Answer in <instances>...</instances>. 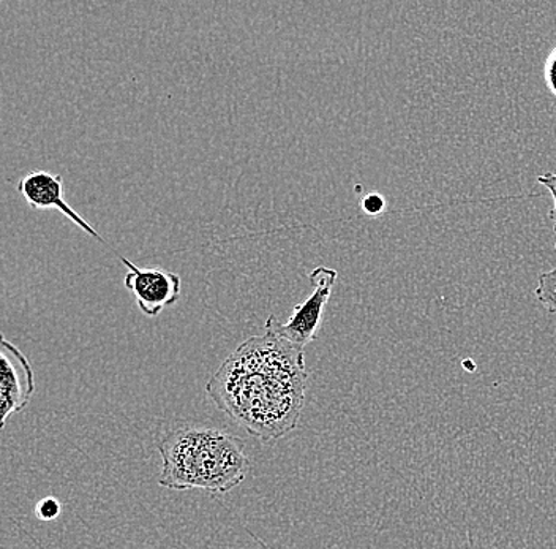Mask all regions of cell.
Segmentation results:
<instances>
[{
	"label": "cell",
	"instance_id": "6da1fadb",
	"mask_svg": "<svg viewBox=\"0 0 556 549\" xmlns=\"http://www.w3.org/2000/svg\"><path fill=\"white\" fill-rule=\"evenodd\" d=\"M307 378L304 349L266 329L226 358L206 391L250 436L270 442L299 426Z\"/></svg>",
	"mask_w": 556,
	"mask_h": 549
},
{
	"label": "cell",
	"instance_id": "7a4b0ae2",
	"mask_svg": "<svg viewBox=\"0 0 556 549\" xmlns=\"http://www.w3.org/2000/svg\"><path fill=\"white\" fill-rule=\"evenodd\" d=\"M159 451V485L173 491L203 489L208 495H228L250 471L242 440L222 429L172 431L160 440Z\"/></svg>",
	"mask_w": 556,
	"mask_h": 549
},
{
	"label": "cell",
	"instance_id": "3957f363",
	"mask_svg": "<svg viewBox=\"0 0 556 549\" xmlns=\"http://www.w3.org/2000/svg\"><path fill=\"white\" fill-rule=\"evenodd\" d=\"M339 273L332 267L318 266L308 274L313 287L311 297L301 304L295 305L293 315L287 323L278 322L276 315L266 320L267 332L283 337L288 342L294 344L299 349H305L318 335L321 326L323 312L332 295Z\"/></svg>",
	"mask_w": 556,
	"mask_h": 549
},
{
	"label": "cell",
	"instance_id": "277c9868",
	"mask_svg": "<svg viewBox=\"0 0 556 549\" xmlns=\"http://www.w3.org/2000/svg\"><path fill=\"white\" fill-rule=\"evenodd\" d=\"M35 392V375L26 354L2 337L0 344V405L2 425L13 413L29 405Z\"/></svg>",
	"mask_w": 556,
	"mask_h": 549
},
{
	"label": "cell",
	"instance_id": "5b68a950",
	"mask_svg": "<svg viewBox=\"0 0 556 549\" xmlns=\"http://www.w3.org/2000/svg\"><path fill=\"white\" fill-rule=\"evenodd\" d=\"M119 260L128 267V273L124 277L125 288L134 295L142 314L156 317L163 309L176 304L179 300L182 283L177 274L155 267L141 270L125 257H119Z\"/></svg>",
	"mask_w": 556,
	"mask_h": 549
},
{
	"label": "cell",
	"instance_id": "8992f818",
	"mask_svg": "<svg viewBox=\"0 0 556 549\" xmlns=\"http://www.w3.org/2000/svg\"><path fill=\"white\" fill-rule=\"evenodd\" d=\"M17 192L26 198L34 210H58L70 219L76 227L81 228L97 241L106 245L99 232L85 221L81 214L76 213L64 198V184L61 175H51L48 172H33L23 177L17 184Z\"/></svg>",
	"mask_w": 556,
	"mask_h": 549
},
{
	"label": "cell",
	"instance_id": "52a82bcc",
	"mask_svg": "<svg viewBox=\"0 0 556 549\" xmlns=\"http://www.w3.org/2000/svg\"><path fill=\"white\" fill-rule=\"evenodd\" d=\"M538 301L544 305L545 309L556 314V266L547 273L541 274L538 280L536 290Z\"/></svg>",
	"mask_w": 556,
	"mask_h": 549
},
{
	"label": "cell",
	"instance_id": "ba28073f",
	"mask_svg": "<svg viewBox=\"0 0 556 549\" xmlns=\"http://www.w3.org/2000/svg\"><path fill=\"white\" fill-rule=\"evenodd\" d=\"M62 506L58 499L54 497H45L35 507V514H37L38 520L41 521H52L61 514Z\"/></svg>",
	"mask_w": 556,
	"mask_h": 549
},
{
	"label": "cell",
	"instance_id": "9c48e42d",
	"mask_svg": "<svg viewBox=\"0 0 556 549\" xmlns=\"http://www.w3.org/2000/svg\"><path fill=\"white\" fill-rule=\"evenodd\" d=\"M538 183L542 184L545 189L551 192L554 198V207H552L551 217L554 221V235H555V250H556V172L545 173V175L538 176Z\"/></svg>",
	"mask_w": 556,
	"mask_h": 549
},
{
	"label": "cell",
	"instance_id": "30bf717a",
	"mask_svg": "<svg viewBox=\"0 0 556 549\" xmlns=\"http://www.w3.org/2000/svg\"><path fill=\"white\" fill-rule=\"evenodd\" d=\"M386 201L384 198L378 196V194H370L363 200V210L365 214L378 215L384 211Z\"/></svg>",
	"mask_w": 556,
	"mask_h": 549
},
{
	"label": "cell",
	"instance_id": "8fae6325",
	"mask_svg": "<svg viewBox=\"0 0 556 549\" xmlns=\"http://www.w3.org/2000/svg\"><path fill=\"white\" fill-rule=\"evenodd\" d=\"M544 75L548 89L556 97V47L548 54L547 61H545Z\"/></svg>",
	"mask_w": 556,
	"mask_h": 549
}]
</instances>
